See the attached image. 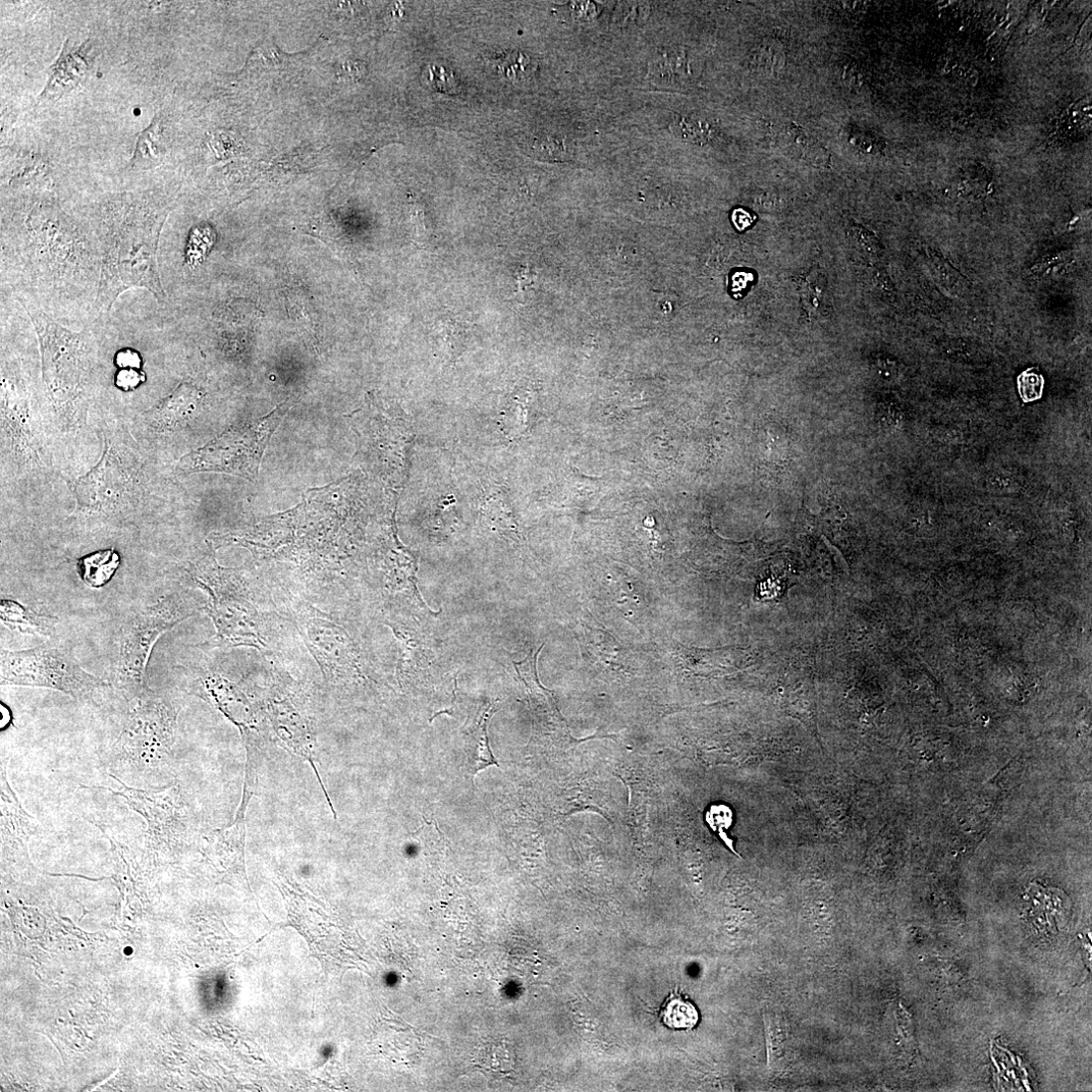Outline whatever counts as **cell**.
<instances>
[{
    "label": "cell",
    "mask_w": 1092,
    "mask_h": 1092,
    "mask_svg": "<svg viewBox=\"0 0 1092 1092\" xmlns=\"http://www.w3.org/2000/svg\"><path fill=\"white\" fill-rule=\"evenodd\" d=\"M2 231L0 299L72 331L99 318L102 264L88 222L76 220L59 201H35L22 220Z\"/></svg>",
    "instance_id": "1"
},
{
    "label": "cell",
    "mask_w": 1092,
    "mask_h": 1092,
    "mask_svg": "<svg viewBox=\"0 0 1092 1092\" xmlns=\"http://www.w3.org/2000/svg\"><path fill=\"white\" fill-rule=\"evenodd\" d=\"M168 205L158 196L124 194L106 197L88 222L101 257L97 300L99 317L112 316L117 300L133 289H145L161 308L169 304L158 266L162 227Z\"/></svg>",
    "instance_id": "2"
},
{
    "label": "cell",
    "mask_w": 1092,
    "mask_h": 1092,
    "mask_svg": "<svg viewBox=\"0 0 1092 1092\" xmlns=\"http://www.w3.org/2000/svg\"><path fill=\"white\" fill-rule=\"evenodd\" d=\"M24 310L38 338L48 397L59 410L72 413L93 392L98 359L108 341L112 316L99 317L81 331H72L37 310Z\"/></svg>",
    "instance_id": "3"
},
{
    "label": "cell",
    "mask_w": 1092,
    "mask_h": 1092,
    "mask_svg": "<svg viewBox=\"0 0 1092 1092\" xmlns=\"http://www.w3.org/2000/svg\"><path fill=\"white\" fill-rule=\"evenodd\" d=\"M122 734L111 750L118 768L139 776L167 768L177 741L178 710L149 690L136 699Z\"/></svg>",
    "instance_id": "4"
},
{
    "label": "cell",
    "mask_w": 1092,
    "mask_h": 1092,
    "mask_svg": "<svg viewBox=\"0 0 1092 1092\" xmlns=\"http://www.w3.org/2000/svg\"><path fill=\"white\" fill-rule=\"evenodd\" d=\"M0 654L2 686L59 690L83 702H95L111 688L102 679L84 671L68 651L52 644L44 643L21 651L2 649Z\"/></svg>",
    "instance_id": "5"
},
{
    "label": "cell",
    "mask_w": 1092,
    "mask_h": 1092,
    "mask_svg": "<svg viewBox=\"0 0 1092 1092\" xmlns=\"http://www.w3.org/2000/svg\"><path fill=\"white\" fill-rule=\"evenodd\" d=\"M197 613L198 610L191 601L182 595L173 594L136 614L124 623L120 634L116 681L128 700L137 699L150 690L146 682V670L158 638Z\"/></svg>",
    "instance_id": "6"
},
{
    "label": "cell",
    "mask_w": 1092,
    "mask_h": 1092,
    "mask_svg": "<svg viewBox=\"0 0 1092 1092\" xmlns=\"http://www.w3.org/2000/svg\"><path fill=\"white\" fill-rule=\"evenodd\" d=\"M293 406L288 399L270 414L227 430L180 462L184 472H220L254 480L271 436Z\"/></svg>",
    "instance_id": "7"
},
{
    "label": "cell",
    "mask_w": 1092,
    "mask_h": 1092,
    "mask_svg": "<svg viewBox=\"0 0 1092 1092\" xmlns=\"http://www.w3.org/2000/svg\"><path fill=\"white\" fill-rule=\"evenodd\" d=\"M194 579L208 595L206 612L216 630L217 642L228 646L264 649L266 638L261 618L242 591L231 570L216 562H203L194 571Z\"/></svg>",
    "instance_id": "8"
},
{
    "label": "cell",
    "mask_w": 1092,
    "mask_h": 1092,
    "mask_svg": "<svg viewBox=\"0 0 1092 1092\" xmlns=\"http://www.w3.org/2000/svg\"><path fill=\"white\" fill-rule=\"evenodd\" d=\"M119 784L118 790L94 787L120 796L147 824L145 855L152 859L171 855L186 846L189 832V814L180 786L158 790L129 787L120 778L109 774Z\"/></svg>",
    "instance_id": "9"
},
{
    "label": "cell",
    "mask_w": 1092,
    "mask_h": 1092,
    "mask_svg": "<svg viewBox=\"0 0 1092 1092\" xmlns=\"http://www.w3.org/2000/svg\"><path fill=\"white\" fill-rule=\"evenodd\" d=\"M130 478L112 449L75 483V496L82 511L104 512L118 507L129 490Z\"/></svg>",
    "instance_id": "10"
},
{
    "label": "cell",
    "mask_w": 1092,
    "mask_h": 1092,
    "mask_svg": "<svg viewBox=\"0 0 1092 1092\" xmlns=\"http://www.w3.org/2000/svg\"><path fill=\"white\" fill-rule=\"evenodd\" d=\"M306 638L324 676L332 679L354 673L357 662L353 643L341 626L323 618H310Z\"/></svg>",
    "instance_id": "11"
},
{
    "label": "cell",
    "mask_w": 1092,
    "mask_h": 1092,
    "mask_svg": "<svg viewBox=\"0 0 1092 1092\" xmlns=\"http://www.w3.org/2000/svg\"><path fill=\"white\" fill-rule=\"evenodd\" d=\"M267 716L281 741L293 751L308 759L315 770L314 737L308 722L301 716L292 700L287 697L272 696L267 700Z\"/></svg>",
    "instance_id": "12"
},
{
    "label": "cell",
    "mask_w": 1092,
    "mask_h": 1092,
    "mask_svg": "<svg viewBox=\"0 0 1092 1092\" xmlns=\"http://www.w3.org/2000/svg\"><path fill=\"white\" fill-rule=\"evenodd\" d=\"M39 825L23 807L12 789L7 771L2 768V850L4 854L23 856L30 860L29 843L38 833Z\"/></svg>",
    "instance_id": "13"
},
{
    "label": "cell",
    "mask_w": 1092,
    "mask_h": 1092,
    "mask_svg": "<svg viewBox=\"0 0 1092 1092\" xmlns=\"http://www.w3.org/2000/svg\"><path fill=\"white\" fill-rule=\"evenodd\" d=\"M250 800L242 798L235 821L231 827L215 831L208 838L207 857L215 860L229 871L244 873L246 844V812Z\"/></svg>",
    "instance_id": "14"
},
{
    "label": "cell",
    "mask_w": 1092,
    "mask_h": 1092,
    "mask_svg": "<svg viewBox=\"0 0 1092 1092\" xmlns=\"http://www.w3.org/2000/svg\"><path fill=\"white\" fill-rule=\"evenodd\" d=\"M205 695L240 732L249 729L242 716L250 713L249 703L239 688L229 679L216 672H207L202 678Z\"/></svg>",
    "instance_id": "15"
},
{
    "label": "cell",
    "mask_w": 1092,
    "mask_h": 1092,
    "mask_svg": "<svg viewBox=\"0 0 1092 1092\" xmlns=\"http://www.w3.org/2000/svg\"><path fill=\"white\" fill-rule=\"evenodd\" d=\"M203 393L192 382L183 381L152 413L153 424L162 429L175 428L187 421L198 409Z\"/></svg>",
    "instance_id": "16"
},
{
    "label": "cell",
    "mask_w": 1092,
    "mask_h": 1092,
    "mask_svg": "<svg viewBox=\"0 0 1092 1092\" xmlns=\"http://www.w3.org/2000/svg\"><path fill=\"white\" fill-rule=\"evenodd\" d=\"M0 619L12 630L43 636H53L59 624L58 617L9 599L0 601Z\"/></svg>",
    "instance_id": "17"
},
{
    "label": "cell",
    "mask_w": 1092,
    "mask_h": 1092,
    "mask_svg": "<svg viewBox=\"0 0 1092 1092\" xmlns=\"http://www.w3.org/2000/svg\"><path fill=\"white\" fill-rule=\"evenodd\" d=\"M495 713L494 706H488L483 710L478 723L468 734L466 744L467 771L472 778L489 766L499 767V763L490 750L487 738V725Z\"/></svg>",
    "instance_id": "18"
},
{
    "label": "cell",
    "mask_w": 1092,
    "mask_h": 1092,
    "mask_svg": "<svg viewBox=\"0 0 1092 1092\" xmlns=\"http://www.w3.org/2000/svg\"><path fill=\"white\" fill-rule=\"evenodd\" d=\"M470 332V326L466 322L452 316H443L434 322L430 338L437 352L454 360L467 348Z\"/></svg>",
    "instance_id": "19"
},
{
    "label": "cell",
    "mask_w": 1092,
    "mask_h": 1092,
    "mask_svg": "<svg viewBox=\"0 0 1092 1092\" xmlns=\"http://www.w3.org/2000/svg\"><path fill=\"white\" fill-rule=\"evenodd\" d=\"M779 140L795 158L802 159L819 169H827L831 166L830 152L802 128L793 124L783 126Z\"/></svg>",
    "instance_id": "20"
},
{
    "label": "cell",
    "mask_w": 1092,
    "mask_h": 1092,
    "mask_svg": "<svg viewBox=\"0 0 1092 1092\" xmlns=\"http://www.w3.org/2000/svg\"><path fill=\"white\" fill-rule=\"evenodd\" d=\"M120 563L118 553L106 550L82 558L78 566L84 583L92 588H100L112 580Z\"/></svg>",
    "instance_id": "21"
},
{
    "label": "cell",
    "mask_w": 1092,
    "mask_h": 1092,
    "mask_svg": "<svg viewBox=\"0 0 1092 1092\" xmlns=\"http://www.w3.org/2000/svg\"><path fill=\"white\" fill-rule=\"evenodd\" d=\"M688 74L686 54L680 51L661 52L649 65L648 76L655 84L674 85Z\"/></svg>",
    "instance_id": "22"
},
{
    "label": "cell",
    "mask_w": 1092,
    "mask_h": 1092,
    "mask_svg": "<svg viewBox=\"0 0 1092 1092\" xmlns=\"http://www.w3.org/2000/svg\"><path fill=\"white\" fill-rule=\"evenodd\" d=\"M74 52H67L65 49L63 58L55 68L54 74L43 95L53 97L62 96V92L70 90L84 75L86 65Z\"/></svg>",
    "instance_id": "23"
},
{
    "label": "cell",
    "mask_w": 1092,
    "mask_h": 1092,
    "mask_svg": "<svg viewBox=\"0 0 1092 1092\" xmlns=\"http://www.w3.org/2000/svg\"><path fill=\"white\" fill-rule=\"evenodd\" d=\"M215 243V234L208 226L195 227L184 250L183 269L185 276L199 269L208 258Z\"/></svg>",
    "instance_id": "24"
},
{
    "label": "cell",
    "mask_w": 1092,
    "mask_h": 1092,
    "mask_svg": "<svg viewBox=\"0 0 1092 1092\" xmlns=\"http://www.w3.org/2000/svg\"><path fill=\"white\" fill-rule=\"evenodd\" d=\"M660 1018L672 1029H691L697 1024L699 1015L690 1002L673 991L662 1007Z\"/></svg>",
    "instance_id": "25"
},
{
    "label": "cell",
    "mask_w": 1092,
    "mask_h": 1092,
    "mask_svg": "<svg viewBox=\"0 0 1092 1092\" xmlns=\"http://www.w3.org/2000/svg\"><path fill=\"white\" fill-rule=\"evenodd\" d=\"M495 68L502 79L511 83L525 82L534 74L536 66L529 55L512 51L495 62Z\"/></svg>",
    "instance_id": "26"
},
{
    "label": "cell",
    "mask_w": 1092,
    "mask_h": 1092,
    "mask_svg": "<svg viewBox=\"0 0 1092 1092\" xmlns=\"http://www.w3.org/2000/svg\"><path fill=\"white\" fill-rule=\"evenodd\" d=\"M160 162L159 120L142 133L138 140L132 167L136 170H150Z\"/></svg>",
    "instance_id": "27"
},
{
    "label": "cell",
    "mask_w": 1092,
    "mask_h": 1092,
    "mask_svg": "<svg viewBox=\"0 0 1092 1092\" xmlns=\"http://www.w3.org/2000/svg\"><path fill=\"white\" fill-rule=\"evenodd\" d=\"M672 132L681 140L699 144L705 143L712 134V127L696 116H678L671 123Z\"/></svg>",
    "instance_id": "28"
},
{
    "label": "cell",
    "mask_w": 1092,
    "mask_h": 1092,
    "mask_svg": "<svg viewBox=\"0 0 1092 1092\" xmlns=\"http://www.w3.org/2000/svg\"><path fill=\"white\" fill-rule=\"evenodd\" d=\"M649 8L647 3H621L615 11L614 21L625 28L640 26L647 19Z\"/></svg>",
    "instance_id": "29"
},
{
    "label": "cell",
    "mask_w": 1092,
    "mask_h": 1092,
    "mask_svg": "<svg viewBox=\"0 0 1092 1092\" xmlns=\"http://www.w3.org/2000/svg\"><path fill=\"white\" fill-rule=\"evenodd\" d=\"M1018 385L1024 401H1034L1042 396L1044 378L1037 370L1029 368L1019 376Z\"/></svg>",
    "instance_id": "30"
},
{
    "label": "cell",
    "mask_w": 1092,
    "mask_h": 1092,
    "mask_svg": "<svg viewBox=\"0 0 1092 1092\" xmlns=\"http://www.w3.org/2000/svg\"><path fill=\"white\" fill-rule=\"evenodd\" d=\"M146 381L147 373L144 369H117L114 375L115 387L123 393H133L137 391Z\"/></svg>",
    "instance_id": "31"
},
{
    "label": "cell",
    "mask_w": 1092,
    "mask_h": 1092,
    "mask_svg": "<svg viewBox=\"0 0 1092 1092\" xmlns=\"http://www.w3.org/2000/svg\"><path fill=\"white\" fill-rule=\"evenodd\" d=\"M428 83L437 92L452 93L456 91L457 81L453 71L440 66H432L427 69Z\"/></svg>",
    "instance_id": "32"
},
{
    "label": "cell",
    "mask_w": 1092,
    "mask_h": 1092,
    "mask_svg": "<svg viewBox=\"0 0 1092 1092\" xmlns=\"http://www.w3.org/2000/svg\"><path fill=\"white\" fill-rule=\"evenodd\" d=\"M113 363L117 369L136 368L143 369L144 357L140 350L133 346L119 347L113 356Z\"/></svg>",
    "instance_id": "33"
},
{
    "label": "cell",
    "mask_w": 1092,
    "mask_h": 1092,
    "mask_svg": "<svg viewBox=\"0 0 1092 1092\" xmlns=\"http://www.w3.org/2000/svg\"><path fill=\"white\" fill-rule=\"evenodd\" d=\"M209 145L217 158L234 155L240 148L237 141L226 133H216L213 135Z\"/></svg>",
    "instance_id": "34"
},
{
    "label": "cell",
    "mask_w": 1092,
    "mask_h": 1092,
    "mask_svg": "<svg viewBox=\"0 0 1092 1092\" xmlns=\"http://www.w3.org/2000/svg\"><path fill=\"white\" fill-rule=\"evenodd\" d=\"M850 235L866 252L870 254H877L879 252L878 238L863 227L852 225L850 228Z\"/></svg>",
    "instance_id": "35"
},
{
    "label": "cell",
    "mask_w": 1092,
    "mask_h": 1092,
    "mask_svg": "<svg viewBox=\"0 0 1092 1092\" xmlns=\"http://www.w3.org/2000/svg\"><path fill=\"white\" fill-rule=\"evenodd\" d=\"M988 485L993 490L1001 491V493H1007V491L1015 489L1016 481L1009 475L996 473L988 478Z\"/></svg>",
    "instance_id": "36"
},
{
    "label": "cell",
    "mask_w": 1092,
    "mask_h": 1092,
    "mask_svg": "<svg viewBox=\"0 0 1092 1092\" xmlns=\"http://www.w3.org/2000/svg\"><path fill=\"white\" fill-rule=\"evenodd\" d=\"M571 9L573 17L578 21L589 22L597 16V9L593 3H573Z\"/></svg>",
    "instance_id": "37"
},
{
    "label": "cell",
    "mask_w": 1092,
    "mask_h": 1092,
    "mask_svg": "<svg viewBox=\"0 0 1092 1092\" xmlns=\"http://www.w3.org/2000/svg\"><path fill=\"white\" fill-rule=\"evenodd\" d=\"M733 222L736 228L744 231L753 222V216L744 208H737L733 212Z\"/></svg>",
    "instance_id": "38"
},
{
    "label": "cell",
    "mask_w": 1092,
    "mask_h": 1092,
    "mask_svg": "<svg viewBox=\"0 0 1092 1092\" xmlns=\"http://www.w3.org/2000/svg\"><path fill=\"white\" fill-rule=\"evenodd\" d=\"M341 72L343 76L346 77V79L355 81L362 76L364 72V67L362 64H359L357 62L346 63L343 66Z\"/></svg>",
    "instance_id": "39"
},
{
    "label": "cell",
    "mask_w": 1092,
    "mask_h": 1092,
    "mask_svg": "<svg viewBox=\"0 0 1092 1092\" xmlns=\"http://www.w3.org/2000/svg\"><path fill=\"white\" fill-rule=\"evenodd\" d=\"M2 713H3V716H4V719H3V722H2V729L4 730V729H6V728L8 727V725H10V724H11V713H10V710H9V709H8V707H7L6 705H4V704H2Z\"/></svg>",
    "instance_id": "40"
}]
</instances>
